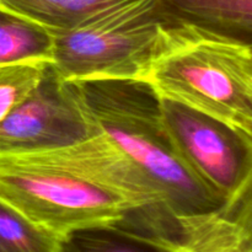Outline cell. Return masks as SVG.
Returning a JSON list of instances; mask_svg holds the SVG:
<instances>
[{
    "label": "cell",
    "instance_id": "7a4b0ae2",
    "mask_svg": "<svg viewBox=\"0 0 252 252\" xmlns=\"http://www.w3.org/2000/svg\"><path fill=\"white\" fill-rule=\"evenodd\" d=\"M231 36L176 16L139 83L158 98L197 111L228 128L252 150V107L228 64Z\"/></svg>",
    "mask_w": 252,
    "mask_h": 252
},
{
    "label": "cell",
    "instance_id": "6da1fadb",
    "mask_svg": "<svg viewBox=\"0 0 252 252\" xmlns=\"http://www.w3.org/2000/svg\"><path fill=\"white\" fill-rule=\"evenodd\" d=\"M94 125L149 179L174 217L217 211L223 201L207 189L170 145L158 98L137 81H71Z\"/></svg>",
    "mask_w": 252,
    "mask_h": 252
},
{
    "label": "cell",
    "instance_id": "52a82bcc",
    "mask_svg": "<svg viewBox=\"0 0 252 252\" xmlns=\"http://www.w3.org/2000/svg\"><path fill=\"white\" fill-rule=\"evenodd\" d=\"M22 153H30L66 167L118 196L132 208L126 216L127 218L147 221L175 219L157 187L100 129L71 144Z\"/></svg>",
    "mask_w": 252,
    "mask_h": 252
},
{
    "label": "cell",
    "instance_id": "7c38bea8",
    "mask_svg": "<svg viewBox=\"0 0 252 252\" xmlns=\"http://www.w3.org/2000/svg\"><path fill=\"white\" fill-rule=\"evenodd\" d=\"M51 64L46 59H29L0 65V123L41 85Z\"/></svg>",
    "mask_w": 252,
    "mask_h": 252
},
{
    "label": "cell",
    "instance_id": "4fadbf2b",
    "mask_svg": "<svg viewBox=\"0 0 252 252\" xmlns=\"http://www.w3.org/2000/svg\"><path fill=\"white\" fill-rule=\"evenodd\" d=\"M61 252H170L116 229H91L71 234Z\"/></svg>",
    "mask_w": 252,
    "mask_h": 252
},
{
    "label": "cell",
    "instance_id": "30bf717a",
    "mask_svg": "<svg viewBox=\"0 0 252 252\" xmlns=\"http://www.w3.org/2000/svg\"><path fill=\"white\" fill-rule=\"evenodd\" d=\"M29 59L53 62V39L44 27L0 9V65Z\"/></svg>",
    "mask_w": 252,
    "mask_h": 252
},
{
    "label": "cell",
    "instance_id": "9a60e30c",
    "mask_svg": "<svg viewBox=\"0 0 252 252\" xmlns=\"http://www.w3.org/2000/svg\"><path fill=\"white\" fill-rule=\"evenodd\" d=\"M0 9H1V10H6V9H4V6H2V4H1V0H0Z\"/></svg>",
    "mask_w": 252,
    "mask_h": 252
},
{
    "label": "cell",
    "instance_id": "8fae6325",
    "mask_svg": "<svg viewBox=\"0 0 252 252\" xmlns=\"http://www.w3.org/2000/svg\"><path fill=\"white\" fill-rule=\"evenodd\" d=\"M63 240L0 199V252H61Z\"/></svg>",
    "mask_w": 252,
    "mask_h": 252
},
{
    "label": "cell",
    "instance_id": "8992f818",
    "mask_svg": "<svg viewBox=\"0 0 252 252\" xmlns=\"http://www.w3.org/2000/svg\"><path fill=\"white\" fill-rule=\"evenodd\" d=\"M73 83L52 66L41 85L0 123V153H22L68 145L97 132Z\"/></svg>",
    "mask_w": 252,
    "mask_h": 252
},
{
    "label": "cell",
    "instance_id": "5b68a950",
    "mask_svg": "<svg viewBox=\"0 0 252 252\" xmlns=\"http://www.w3.org/2000/svg\"><path fill=\"white\" fill-rule=\"evenodd\" d=\"M158 108L162 129L174 152L224 203L243 171V143L223 125L186 106L158 98Z\"/></svg>",
    "mask_w": 252,
    "mask_h": 252
},
{
    "label": "cell",
    "instance_id": "ba28073f",
    "mask_svg": "<svg viewBox=\"0 0 252 252\" xmlns=\"http://www.w3.org/2000/svg\"><path fill=\"white\" fill-rule=\"evenodd\" d=\"M170 12L248 44L252 51V0H162Z\"/></svg>",
    "mask_w": 252,
    "mask_h": 252
},
{
    "label": "cell",
    "instance_id": "3957f363",
    "mask_svg": "<svg viewBox=\"0 0 252 252\" xmlns=\"http://www.w3.org/2000/svg\"><path fill=\"white\" fill-rule=\"evenodd\" d=\"M170 17L162 0H126L74 29H46L53 39L52 69L63 83H139Z\"/></svg>",
    "mask_w": 252,
    "mask_h": 252
},
{
    "label": "cell",
    "instance_id": "5bb4252c",
    "mask_svg": "<svg viewBox=\"0 0 252 252\" xmlns=\"http://www.w3.org/2000/svg\"><path fill=\"white\" fill-rule=\"evenodd\" d=\"M218 211L238 226L246 251L252 252V150L245 149L240 179Z\"/></svg>",
    "mask_w": 252,
    "mask_h": 252
},
{
    "label": "cell",
    "instance_id": "9c48e42d",
    "mask_svg": "<svg viewBox=\"0 0 252 252\" xmlns=\"http://www.w3.org/2000/svg\"><path fill=\"white\" fill-rule=\"evenodd\" d=\"M126 0H1L4 9L47 30L78 27Z\"/></svg>",
    "mask_w": 252,
    "mask_h": 252
},
{
    "label": "cell",
    "instance_id": "277c9868",
    "mask_svg": "<svg viewBox=\"0 0 252 252\" xmlns=\"http://www.w3.org/2000/svg\"><path fill=\"white\" fill-rule=\"evenodd\" d=\"M0 199L62 240L116 228L132 212L116 194L30 153H0Z\"/></svg>",
    "mask_w": 252,
    "mask_h": 252
}]
</instances>
